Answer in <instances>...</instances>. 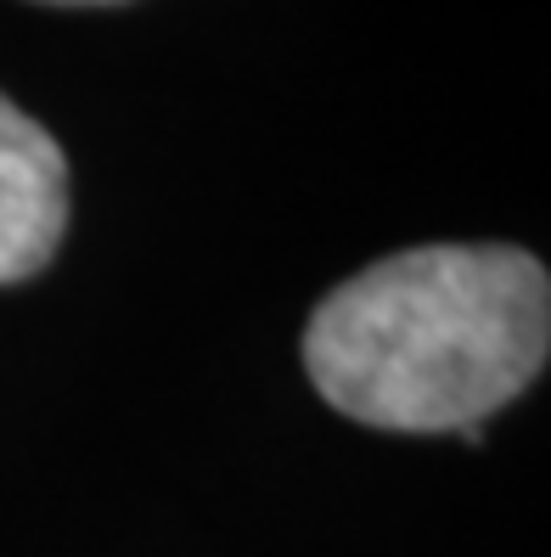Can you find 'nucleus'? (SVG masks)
Returning <instances> with one entry per match:
<instances>
[{
  "mask_svg": "<svg viewBox=\"0 0 551 557\" xmlns=\"http://www.w3.org/2000/svg\"><path fill=\"white\" fill-rule=\"evenodd\" d=\"M68 232V158L23 108L0 96V287L46 271Z\"/></svg>",
  "mask_w": 551,
  "mask_h": 557,
  "instance_id": "nucleus-2",
  "label": "nucleus"
},
{
  "mask_svg": "<svg viewBox=\"0 0 551 557\" xmlns=\"http://www.w3.org/2000/svg\"><path fill=\"white\" fill-rule=\"evenodd\" d=\"M551 282L524 248L434 243L338 282L304 326L321 400L388 434L478 440L546 367Z\"/></svg>",
  "mask_w": 551,
  "mask_h": 557,
  "instance_id": "nucleus-1",
  "label": "nucleus"
},
{
  "mask_svg": "<svg viewBox=\"0 0 551 557\" xmlns=\"http://www.w3.org/2000/svg\"><path fill=\"white\" fill-rule=\"evenodd\" d=\"M40 7H118V0H40Z\"/></svg>",
  "mask_w": 551,
  "mask_h": 557,
  "instance_id": "nucleus-3",
  "label": "nucleus"
}]
</instances>
